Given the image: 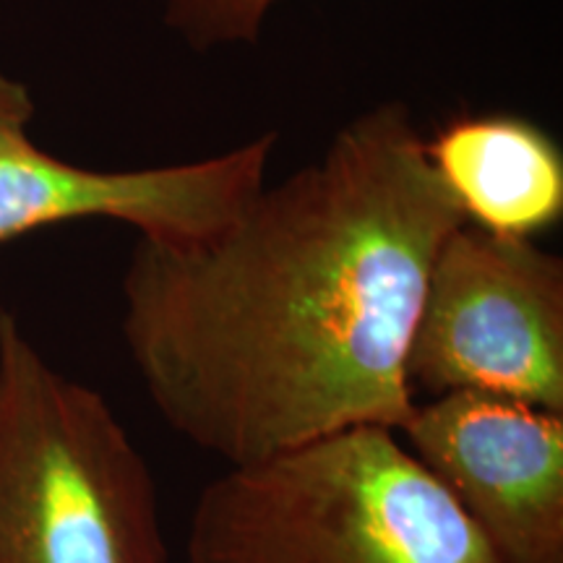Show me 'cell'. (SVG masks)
<instances>
[{"instance_id": "6", "label": "cell", "mask_w": 563, "mask_h": 563, "mask_svg": "<svg viewBox=\"0 0 563 563\" xmlns=\"http://www.w3.org/2000/svg\"><path fill=\"white\" fill-rule=\"evenodd\" d=\"M277 133L214 157L91 170L42 152L26 129L0 133V245L68 222L110 220L141 241L191 245L230 228L264 191Z\"/></svg>"}, {"instance_id": "5", "label": "cell", "mask_w": 563, "mask_h": 563, "mask_svg": "<svg viewBox=\"0 0 563 563\" xmlns=\"http://www.w3.org/2000/svg\"><path fill=\"white\" fill-rule=\"evenodd\" d=\"M397 433L498 563H563V415L456 391L415 402Z\"/></svg>"}, {"instance_id": "2", "label": "cell", "mask_w": 563, "mask_h": 563, "mask_svg": "<svg viewBox=\"0 0 563 563\" xmlns=\"http://www.w3.org/2000/svg\"><path fill=\"white\" fill-rule=\"evenodd\" d=\"M188 563H498L397 431L361 426L228 464L191 511Z\"/></svg>"}, {"instance_id": "8", "label": "cell", "mask_w": 563, "mask_h": 563, "mask_svg": "<svg viewBox=\"0 0 563 563\" xmlns=\"http://www.w3.org/2000/svg\"><path fill=\"white\" fill-rule=\"evenodd\" d=\"M162 21L196 53L256 45L282 0H154Z\"/></svg>"}, {"instance_id": "7", "label": "cell", "mask_w": 563, "mask_h": 563, "mask_svg": "<svg viewBox=\"0 0 563 563\" xmlns=\"http://www.w3.org/2000/svg\"><path fill=\"white\" fill-rule=\"evenodd\" d=\"M426 157L464 222L534 241L563 217V154L519 115H462L431 139Z\"/></svg>"}, {"instance_id": "1", "label": "cell", "mask_w": 563, "mask_h": 563, "mask_svg": "<svg viewBox=\"0 0 563 563\" xmlns=\"http://www.w3.org/2000/svg\"><path fill=\"white\" fill-rule=\"evenodd\" d=\"M460 224L410 108L382 102L220 235L139 238L123 340L152 405L228 464L347 428L397 431L428 274Z\"/></svg>"}, {"instance_id": "9", "label": "cell", "mask_w": 563, "mask_h": 563, "mask_svg": "<svg viewBox=\"0 0 563 563\" xmlns=\"http://www.w3.org/2000/svg\"><path fill=\"white\" fill-rule=\"evenodd\" d=\"M34 118V100L24 84L0 70V133L30 129Z\"/></svg>"}, {"instance_id": "4", "label": "cell", "mask_w": 563, "mask_h": 563, "mask_svg": "<svg viewBox=\"0 0 563 563\" xmlns=\"http://www.w3.org/2000/svg\"><path fill=\"white\" fill-rule=\"evenodd\" d=\"M407 382L428 397L488 394L563 415V258L460 224L428 274Z\"/></svg>"}, {"instance_id": "3", "label": "cell", "mask_w": 563, "mask_h": 563, "mask_svg": "<svg viewBox=\"0 0 563 563\" xmlns=\"http://www.w3.org/2000/svg\"><path fill=\"white\" fill-rule=\"evenodd\" d=\"M0 563H170L150 464L108 399L0 311Z\"/></svg>"}]
</instances>
